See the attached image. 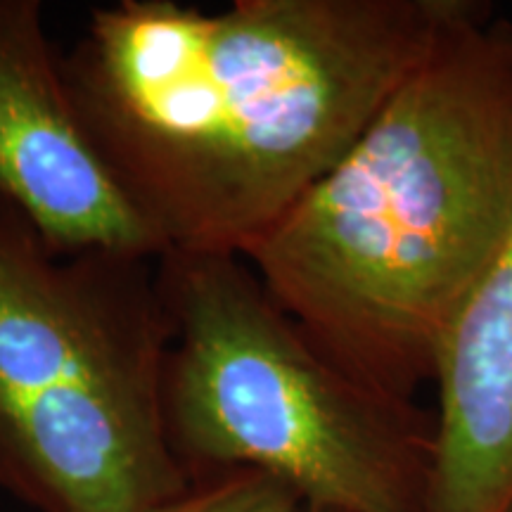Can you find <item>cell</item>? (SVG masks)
I'll list each match as a JSON object with an SVG mask.
<instances>
[{"mask_svg":"<svg viewBox=\"0 0 512 512\" xmlns=\"http://www.w3.org/2000/svg\"><path fill=\"white\" fill-rule=\"evenodd\" d=\"M479 0L95 8L62 55L83 131L164 252L245 256Z\"/></svg>","mask_w":512,"mask_h":512,"instance_id":"cell-1","label":"cell"},{"mask_svg":"<svg viewBox=\"0 0 512 512\" xmlns=\"http://www.w3.org/2000/svg\"><path fill=\"white\" fill-rule=\"evenodd\" d=\"M512 221V29L486 5L242 259L339 370L413 401Z\"/></svg>","mask_w":512,"mask_h":512,"instance_id":"cell-2","label":"cell"},{"mask_svg":"<svg viewBox=\"0 0 512 512\" xmlns=\"http://www.w3.org/2000/svg\"><path fill=\"white\" fill-rule=\"evenodd\" d=\"M162 408L188 479L271 475L304 508L430 512L434 425L330 363L242 256L164 252Z\"/></svg>","mask_w":512,"mask_h":512,"instance_id":"cell-3","label":"cell"},{"mask_svg":"<svg viewBox=\"0 0 512 512\" xmlns=\"http://www.w3.org/2000/svg\"><path fill=\"white\" fill-rule=\"evenodd\" d=\"M157 259L57 252L0 202V489L41 512H155L169 448Z\"/></svg>","mask_w":512,"mask_h":512,"instance_id":"cell-4","label":"cell"},{"mask_svg":"<svg viewBox=\"0 0 512 512\" xmlns=\"http://www.w3.org/2000/svg\"><path fill=\"white\" fill-rule=\"evenodd\" d=\"M0 202L57 252L164 254L76 117L41 0H0Z\"/></svg>","mask_w":512,"mask_h":512,"instance_id":"cell-5","label":"cell"},{"mask_svg":"<svg viewBox=\"0 0 512 512\" xmlns=\"http://www.w3.org/2000/svg\"><path fill=\"white\" fill-rule=\"evenodd\" d=\"M430 512L512 501V221L441 344Z\"/></svg>","mask_w":512,"mask_h":512,"instance_id":"cell-6","label":"cell"},{"mask_svg":"<svg viewBox=\"0 0 512 512\" xmlns=\"http://www.w3.org/2000/svg\"><path fill=\"white\" fill-rule=\"evenodd\" d=\"M155 512H304L290 486L256 470H223L190 479L188 489Z\"/></svg>","mask_w":512,"mask_h":512,"instance_id":"cell-7","label":"cell"},{"mask_svg":"<svg viewBox=\"0 0 512 512\" xmlns=\"http://www.w3.org/2000/svg\"><path fill=\"white\" fill-rule=\"evenodd\" d=\"M304 512H332V510H323V508H304Z\"/></svg>","mask_w":512,"mask_h":512,"instance_id":"cell-8","label":"cell"},{"mask_svg":"<svg viewBox=\"0 0 512 512\" xmlns=\"http://www.w3.org/2000/svg\"><path fill=\"white\" fill-rule=\"evenodd\" d=\"M505 512H512V501H510V505H508V508H505Z\"/></svg>","mask_w":512,"mask_h":512,"instance_id":"cell-9","label":"cell"}]
</instances>
